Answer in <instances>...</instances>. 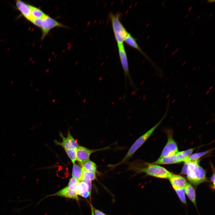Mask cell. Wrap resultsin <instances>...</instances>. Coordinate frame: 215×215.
Wrapping results in <instances>:
<instances>
[{
  "instance_id": "6da1fadb",
  "label": "cell",
  "mask_w": 215,
  "mask_h": 215,
  "mask_svg": "<svg viewBox=\"0 0 215 215\" xmlns=\"http://www.w3.org/2000/svg\"><path fill=\"white\" fill-rule=\"evenodd\" d=\"M129 168L136 173H145L150 176L160 178L169 179L173 173L159 165L140 161L130 165Z\"/></svg>"
},
{
  "instance_id": "7a4b0ae2",
  "label": "cell",
  "mask_w": 215,
  "mask_h": 215,
  "mask_svg": "<svg viewBox=\"0 0 215 215\" xmlns=\"http://www.w3.org/2000/svg\"><path fill=\"white\" fill-rule=\"evenodd\" d=\"M199 163V160L185 162L181 172L182 174L186 175L191 183L196 186L207 180L205 171Z\"/></svg>"
},
{
  "instance_id": "3957f363",
  "label": "cell",
  "mask_w": 215,
  "mask_h": 215,
  "mask_svg": "<svg viewBox=\"0 0 215 215\" xmlns=\"http://www.w3.org/2000/svg\"><path fill=\"white\" fill-rule=\"evenodd\" d=\"M166 111L162 119L152 128L140 136L134 142L129 149L127 153L122 160L117 164L109 165V167L112 168L122 164L130 158L145 143L147 140L152 135L155 129L161 124L163 119L167 116L169 109V106H167Z\"/></svg>"
},
{
  "instance_id": "277c9868",
  "label": "cell",
  "mask_w": 215,
  "mask_h": 215,
  "mask_svg": "<svg viewBox=\"0 0 215 215\" xmlns=\"http://www.w3.org/2000/svg\"><path fill=\"white\" fill-rule=\"evenodd\" d=\"M120 14L118 13H110L109 17L110 20L115 40L117 45L123 44L128 33L120 19Z\"/></svg>"
},
{
  "instance_id": "5b68a950",
  "label": "cell",
  "mask_w": 215,
  "mask_h": 215,
  "mask_svg": "<svg viewBox=\"0 0 215 215\" xmlns=\"http://www.w3.org/2000/svg\"><path fill=\"white\" fill-rule=\"evenodd\" d=\"M64 27L63 24L47 15L42 19L40 28L42 32V39H43L52 29L56 27Z\"/></svg>"
},
{
  "instance_id": "8992f818",
  "label": "cell",
  "mask_w": 215,
  "mask_h": 215,
  "mask_svg": "<svg viewBox=\"0 0 215 215\" xmlns=\"http://www.w3.org/2000/svg\"><path fill=\"white\" fill-rule=\"evenodd\" d=\"M119 58L123 70L125 78H128L131 85L134 87L135 86L131 77L127 53L123 44L117 45Z\"/></svg>"
},
{
  "instance_id": "52a82bcc",
  "label": "cell",
  "mask_w": 215,
  "mask_h": 215,
  "mask_svg": "<svg viewBox=\"0 0 215 215\" xmlns=\"http://www.w3.org/2000/svg\"><path fill=\"white\" fill-rule=\"evenodd\" d=\"M109 146L102 148L96 149H90L85 147L78 145L76 148V160L81 165L89 160L92 153L102 150L110 149Z\"/></svg>"
},
{
  "instance_id": "ba28073f",
  "label": "cell",
  "mask_w": 215,
  "mask_h": 215,
  "mask_svg": "<svg viewBox=\"0 0 215 215\" xmlns=\"http://www.w3.org/2000/svg\"><path fill=\"white\" fill-rule=\"evenodd\" d=\"M168 141L159 158L169 156L176 154L178 152L176 143L173 139L171 131H168Z\"/></svg>"
},
{
  "instance_id": "9c48e42d",
  "label": "cell",
  "mask_w": 215,
  "mask_h": 215,
  "mask_svg": "<svg viewBox=\"0 0 215 215\" xmlns=\"http://www.w3.org/2000/svg\"><path fill=\"white\" fill-rule=\"evenodd\" d=\"M60 136L62 139V141L59 142L55 140V142L57 145L61 146L64 149H76L79 145L77 141L73 137L69 130L66 137H64L61 132L60 133Z\"/></svg>"
},
{
  "instance_id": "30bf717a",
  "label": "cell",
  "mask_w": 215,
  "mask_h": 215,
  "mask_svg": "<svg viewBox=\"0 0 215 215\" xmlns=\"http://www.w3.org/2000/svg\"><path fill=\"white\" fill-rule=\"evenodd\" d=\"M78 195L77 193L75 191L70 189L67 186L56 192L47 196L45 197L53 196H58L78 201L79 198Z\"/></svg>"
},
{
  "instance_id": "8fae6325",
  "label": "cell",
  "mask_w": 215,
  "mask_h": 215,
  "mask_svg": "<svg viewBox=\"0 0 215 215\" xmlns=\"http://www.w3.org/2000/svg\"><path fill=\"white\" fill-rule=\"evenodd\" d=\"M16 5L17 9L26 19L30 21L32 5H29L20 0L16 1Z\"/></svg>"
},
{
  "instance_id": "7c38bea8",
  "label": "cell",
  "mask_w": 215,
  "mask_h": 215,
  "mask_svg": "<svg viewBox=\"0 0 215 215\" xmlns=\"http://www.w3.org/2000/svg\"><path fill=\"white\" fill-rule=\"evenodd\" d=\"M169 179L174 189L184 188L188 183L184 177L178 175L173 174Z\"/></svg>"
},
{
  "instance_id": "4fadbf2b",
  "label": "cell",
  "mask_w": 215,
  "mask_h": 215,
  "mask_svg": "<svg viewBox=\"0 0 215 215\" xmlns=\"http://www.w3.org/2000/svg\"><path fill=\"white\" fill-rule=\"evenodd\" d=\"M180 163L176 153L173 155L159 158L155 162L151 163L156 165H168Z\"/></svg>"
},
{
  "instance_id": "5bb4252c",
  "label": "cell",
  "mask_w": 215,
  "mask_h": 215,
  "mask_svg": "<svg viewBox=\"0 0 215 215\" xmlns=\"http://www.w3.org/2000/svg\"><path fill=\"white\" fill-rule=\"evenodd\" d=\"M124 42L130 46L137 50L147 59L148 58L138 44L136 39L130 33H128Z\"/></svg>"
},
{
  "instance_id": "9a60e30c",
  "label": "cell",
  "mask_w": 215,
  "mask_h": 215,
  "mask_svg": "<svg viewBox=\"0 0 215 215\" xmlns=\"http://www.w3.org/2000/svg\"><path fill=\"white\" fill-rule=\"evenodd\" d=\"M91 189V181L84 180L79 182L78 186L77 194L82 196L88 191H90Z\"/></svg>"
},
{
  "instance_id": "2e32d148",
  "label": "cell",
  "mask_w": 215,
  "mask_h": 215,
  "mask_svg": "<svg viewBox=\"0 0 215 215\" xmlns=\"http://www.w3.org/2000/svg\"><path fill=\"white\" fill-rule=\"evenodd\" d=\"M72 176L80 182L83 180V173L81 165L77 164L75 162L73 164Z\"/></svg>"
},
{
  "instance_id": "e0dca14e",
  "label": "cell",
  "mask_w": 215,
  "mask_h": 215,
  "mask_svg": "<svg viewBox=\"0 0 215 215\" xmlns=\"http://www.w3.org/2000/svg\"><path fill=\"white\" fill-rule=\"evenodd\" d=\"M185 193L195 205H196V194L195 190L191 184L188 182L184 188Z\"/></svg>"
},
{
  "instance_id": "ac0fdd59",
  "label": "cell",
  "mask_w": 215,
  "mask_h": 215,
  "mask_svg": "<svg viewBox=\"0 0 215 215\" xmlns=\"http://www.w3.org/2000/svg\"><path fill=\"white\" fill-rule=\"evenodd\" d=\"M82 168L85 170L96 173L97 167L96 164L90 159L81 165Z\"/></svg>"
},
{
  "instance_id": "d6986e66",
  "label": "cell",
  "mask_w": 215,
  "mask_h": 215,
  "mask_svg": "<svg viewBox=\"0 0 215 215\" xmlns=\"http://www.w3.org/2000/svg\"><path fill=\"white\" fill-rule=\"evenodd\" d=\"M47 15L39 8L32 6L31 13V20L36 18H43Z\"/></svg>"
},
{
  "instance_id": "ffe728a7",
  "label": "cell",
  "mask_w": 215,
  "mask_h": 215,
  "mask_svg": "<svg viewBox=\"0 0 215 215\" xmlns=\"http://www.w3.org/2000/svg\"><path fill=\"white\" fill-rule=\"evenodd\" d=\"M211 151V150H210L205 151L191 154L185 159L184 162L185 163L190 161L199 160L200 158L210 153Z\"/></svg>"
},
{
  "instance_id": "44dd1931",
  "label": "cell",
  "mask_w": 215,
  "mask_h": 215,
  "mask_svg": "<svg viewBox=\"0 0 215 215\" xmlns=\"http://www.w3.org/2000/svg\"><path fill=\"white\" fill-rule=\"evenodd\" d=\"M194 148H190L185 150L178 151L176 154L180 162H184L185 159L193 153Z\"/></svg>"
},
{
  "instance_id": "7402d4cb",
  "label": "cell",
  "mask_w": 215,
  "mask_h": 215,
  "mask_svg": "<svg viewBox=\"0 0 215 215\" xmlns=\"http://www.w3.org/2000/svg\"><path fill=\"white\" fill-rule=\"evenodd\" d=\"M79 182H80L78 180L72 177L69 180L67 186L70 189L75 191L77 194L78 187Z\"/></svg>"
},
{
  "instance_id": "603a6c76",
  "label": "cell",
  "mask_w": 215,
  "mask_h": 215,
  "mask_svg": "<svg viewBox=\"0 0 215 215\" xmlns=\"http://www.w3.org/2000/svg\"><path fill=\"white\" fill-rule=\"evenodd\" d=\"M82 169L84 180H86L91 181L96 179V173L87 171L84 169L82 168Z\"/></svg>"
},
{
  "instance_id": "cb8c5ba5",
  "label": "cell",
  "mask_w": 215,
  "mask_h": 215,
  "mask_svg": "<svg viewBox=\"0 0 215 215\" xmlns=\"http://www.w3.org/2000/svg\"><path fill=\"white\" fill-rule=\"evenodd\" d=\"M76 148L73 149H64L73 164L75 163L76 160Z\"/></svg>"
},
{
  "instance_id": "d4e9b609",
  "label": "cell",
  "mask_w": 215,
  "mask_h": 215,
  "mask_svg": "<svg viewBox=\"0 0 215 215\" xmlns=\"http://www.w3.org/2000/svg\"><path fill=\"white\" fill-rule=\"evenodd\" d=\"M180 201L185 204H186L185 192L184 188L174 189Z\"/></svg>"
},
{
  "instance_id": "484cf974",
  "label": "cell",
  "mask_w": 215,
  "mask_h": 215,
  "mask_svg": "<svg viewBox=\"0 0 215 215\" xmlns=\"http://www.w3.org/2000/svg\"><path fill=\"white\" fill-rule=\"evenodd\" d=\"M42 18H36L32 19L31 21V22L33 24L36 26L40 28L41 26L42 20Z\"/></svg>"
},
{
  "instance_id": "4316f807",
  "label": "cell",
  "mask_w": 215,
  "mask_h": 215,
  "mask_svg": "<svg viewBox=\"0 0 215 215\" xmlns=\"http://www.w3.org/2000/svg\"><path fill=\"white\" fill-rule=\"evenodd\" d=\"M93 208L95 215H106L102 212L95 208L93 207Z\"/></svg>"
},
{
  "instance_id": "83f0119b",
  "label": "cell",
  "mask_w": 215,
  "mask_h": 215,
  "mask_svg": "<svg viewBox=\"0 0 215 215\" xmlns=\"http://www.w3.org/2000/svg\"><path fill=\"white\" fill-rule=\"evenodd\" d=\"M211 181L212 182L213 184V186L214 187L215 186V173L214 172V173L211 176Z\"/></svg>"
},
{
  "instance_id": "f1b7e54d",
  "label": "cell",
  "mask_w": 215,
  "mask_h": 215,
  "mask_svg": "<svg viewBox=\"0 0 215 215\" xmlns=\"http://www.w3.org/2000/svg\"><path fill=\"white\" fill-rule=\"evenodd\" d=\"M91 215H95L94 214V213L93 210V206H92V205L91 204Z\"/></svg>"
},
{
  "instance_id": "f546056e",
  "label": "cell",
  "mask_w": 215,
  "mask_h": 215,
  "mask_svg": "<svg viewBox=\"0 0 215 215\" xmlns=\"http://www.w3.org/2000/svg\"><path fill=\"white\" fill-rule=\"evenodd\" d=\"M207 1L209 3H211V2L212 3L213 2H214L215 1L214 0H208V1Z\"/></svg>"
},
{
  "instance_id": "4dcf8cb0",
  "label": "cell",
  "mask_w": 215,
  "mask_h": 215,
  "mask_svg": "<svg viewBox=\"0 0 215 215\" xmlns=\"http://www.w3.org/2000/svg\"><path fill=\"white\" fill-rule=\"evenodd\" d=\"M165 1H164L162 2V6H163V7H164V6H165Z\"/></svg>"
},
{
  "instance_id": "1f68e13d",
  "label": "cell",
  "mask_w": 215,
  "mask_h": 215,
  "mask_svg": "<svg viewBox=\"0 0 215 215\" xmlns=\"http://www.w3.org/2000/svg\"><path fill=\"white\" fill-rule=\"evenodd\" d=\"M201 15H199V16L197 17V19H200V18H201Z\"/></svg>"
},
{
  "instance_id": "d6a6232c",
  "label": "cell",
  "mask_w": 215,
  "mask_h": 215,
  "mask_svg": "<svg viewBox=\"0 0 215 215\" xmlns=\"http://www.w3.org/2000/svg\"><path fill=\"white\" fill-rule=\"evenodd\" d=\"M192 8V7H191L188 10V11H190Z\"/></svg>"
},
{
  "instance_id": "836d02e7",
  "label": "cell",
  "mask_w": 215,
  "mask_h": 215,
  "mask_svg": "<svg viewBox=\"0 0 215 215\" xmlns=\"http://www.w3.org/2000/svg\"><path fill=\"white\" fill-rule=\"evenodd\" d=\"M212 15H213V14L211 13L209 16V17H211L212 16Z\"/></svg>"
},
{
  "instance_id": "e575fe53",
  "label": "cell",
  "mask_w": 215,
  "mask_h": 215,
  "mask_svg": "<svg viewBox=\"0 0 215 215\" xmlns=\"http://www.w3.org/2000/svg\"><path fill=\"white\" fill-rule=\"evenodd\" d=\"M168 44H167V45H166V46L165 47V48H166L167 47H168Z\"/></svg>"
},
{
  "instance_id": "d590c367",
  "label": "cell",
  "mask_w": 215,
  "mask_h": 215,
  "mask_svg": "<svg viewBox=\"0 0 215 215\" xmlns=\"http://www.w3.org/2000/svg\"><path fill=\"white\" fill-rule=\"evenodd\" d=\"M178 50H179V48H177V49H176V51H175V52H177V51H178Z\"/></svg>"
},
{
  "instance_id": "8d00e7d4",
  "label": "cell",
  "mask_w": 215,
  "mask_h": 215,
  "mask_svg": "<svg viewBox=\"0 0 215 215\" xmlns=\"http://www.w3.org/2000/svg\"><path fill=\"white\" fill-rule=\"evenodd\" d=\"M175 53V51L173 52V53L172 54V55H174V54Z\"/></svg>"
},
{
  "instance_id": "74e56055",
  "label": "cell",
  "mask_w": 215,
  "mask_h": 215,
  "mask_svg": "<svg viewBox=\"0 0 215 215\" xmlns=\"http://www.w3.org/2000/svg\"><path fill=\"white\" fill-rule=\"evenodd\" d=\"M188 14H187V15H186L185 16V18H186L187 17V16H188Z\"/></svg>"
},
{
  "instance_id": "f35d334b",
  "label": "cell",
  "mask_w": 215,
  "mask_h": 215,
  "mask_svg": "<svg viewBox=\"0 0 215 215\" xmlns=\"http://www.w3.org/2000/svg\"><path fill=\"white\" fill-rule=\"evenodd\" d=\"M194 31H193V32H192V33H191V35H192L193 34V33H194Z\"/></svg>"
}]
</instances>
